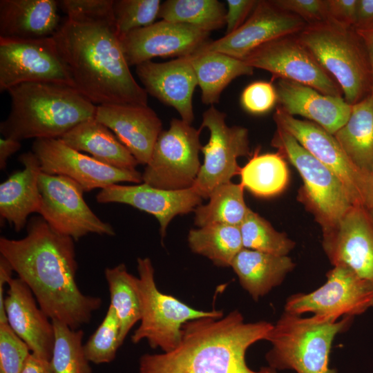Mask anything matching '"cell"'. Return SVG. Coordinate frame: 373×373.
Listing matches in <instances>:
<instances>
[{"instance_id":"21","label":"cell","mask_w":373,"mask_h":373,"mask_svg":"<svg viewBox=\"0 0 373 373\" xmlns=\"http://www.w3.org/2000/svg\"><path fill=\"white\" fill-rule=\"evenodd\" d=\"M136 73L147 93L172 106L183 121L191 124L198 81L187 56L161 63L145 61L136 66Z\"/></svg>"},{"instance_id":"37","label":"cell","mask_w":373,"mask_h":373,"mask_svg":"<svg viewBox=\"0 0 373 373\" xmlns=\"http://www.w3.org/2000/svg\"><path fill=\"white\" fill-rule=\"evenodd\" d=\"M239 227L245 249L288 256L295 247V242L285 233L277 231L268 221L252 210Z\"/></svg>"},{"instance_id":"5","label":"cell","mask_w":373,"mask_h":373,"mask_svg":"<svg viewBox=\"0 0 373 373\" xmlns=\"http://www.w3.org/2000/svg\"><path fill=\"white\" fill-rule=\"evenodd\" d=\"M353 318L303 317L284 311L266 337L271 344L265 354L268 366L296 373H338L329 367L332 345L338 334L348 329Z\"/></svg>"},{"instance_id":"1","label":"cell","mask_w":373,"mask_h":373,"mask_svg":"<svg viewBox=\"0 0 373 373\" xmlns=\"http://www.w3.org/2000/svg\"><path fill=\"white\" fill-rule=\"evenodd\" d=\"M0 255L10 263L51 321L77 329L89 323L100 308L102 299L84 294L77 284L74 240L56 232L42 217L30 218L23 238L1 237Z\"/></svg>"},{"instance_id":"4","label":"cell","mask_w":373,"mask_h":373,"mask_svg":"<svg viewBox=\"0 0 373 373\" xmlns=\"http://www.w3.org/2000/svg\"><path fill=\"white\" fill-rule=\"evenodd\" d=\"M8 92L11 110L0 124L4 137L20 142L59 139L95 115L97 106L70 85L30 82L15 86Z\"/></svg>"},{"instance_id":"40","label":"cell","mask_w":373,"mask_h":373,"mask_svg":"<svg viewBox=\"0 0 373 373\" xmlns=\"http://www.w3.org/2000/svg\"><path fill=\"white\" fill-rule=\"evenodd\" d=\"M30 353L8 324H0V373H22Z\"/></svg>"},{"instance_id":"25","label":"cell","mask_w":373,"mask_h":373,"mask_svg":"<svg viewBox=\"0 0 373 373\" xmlns=\"http://www.w3.org/2000/svg\"><path fill=\"white\" fill-rule=\"evenodd\" d=\"M55 0H1L0 38L30 40L52 37L58 30Z\"/></svg>"},{"instance_id":"45","label":"cell","mask_w":373,"mask_h":373,"mask_svg":"<svg viewBox=\"0 0 373 373\" xmlns=\"http://www.w3.org/2000/svg\"><path fill=\"white\" fill-rule=\"evenodd\" d=\"M256 0H227L225 35L230 34L241 26L251 14L257 4Z\"/></svg>"},{"instance_id":"18","label":"cell","mask_w":373,"mask_h":373,"mask_svg":"<svg viewBox=\"0 0 373 373\" xmlns=\"http://www.w3.org/2000/svg\"><path fill=\"white\" fill-rule=\"evenodd\" d=\"M210 32L194 26L160 20L120 37L124 57L137 66L156 57H186L198 52L210 40Z\"/></svg>"},{"instance_id":"29","label":"cell","mask_w":373,"mask_h":373,"mask_svg":"<svg viewBox=\"0 0 373 373\" xmlns=\"http://www.w3.org/2000/svg\"><path fill=\"white\" fill-rule=\"evenodd\" d=\"M207 105L218 103L223 90L234 79L252 75L254 68L243 60L218 52H197L187 56Z\"/></svg>"},{"instance_id":"22","label":"cell","mask_w":373,"mask_h":373,"mask_svg":"<svg viewBox=\"0 0 373 373\" xmlns=\"http://www.w3.org/2000/svg\"><path fill=\"white\" fill-rule=\"evenodd\" d=\"M95 118L116 135L139 164L149 163L162 131V122L152 108L128 104L98 105Z\"/></svg>"},{"instance_id":"11","label":"cell","mask_w":373,"mask_h":373,"mask_svg":"<svg viewBox=\"0 0 373 373\" xmlns=\"http://www.w3.org/2000/svg\"><path fill=\"white\" fill-rule=\"evenodd\" d=\"M39 213L56 232L74 240L97 233L113 236L114 229L90 209L83 198L82 187L69 178L41 173Z\"/></svg>"},{"instance_id":"10","label":"cell","mask_w":373,"mask_h":373,"mask_svg":"<svg viewBox=\"0 0 373 373\" xmlns=\"http://www.w3.org/2000/svg\"><path fill=\"white\" fill-rule=\"evenodd\" d=\"M276 127L291 134L309 153L341 180L355 206L373 207L372 176L358 169L334 135L308 120L296 119L278 106L274 114Z\"/></svg>"},{"instance_id":"39","label":"cell","mask_w":373,"mask_h":373,"mask_svg":"<svg viewBox=\"0 0 373 373\" xmlns=\"http://www.w3.org/2000/svg\"><path fill=\"white\" fill-rule=\"evenodd\" d=\"M160 0H116L113 10L119 38L154 23L161 6Z\"/></svg>"},{"instance_id":"30","label":"cell","mask_w":373,"mask_h":373,"mask_svg":"<svg viewBox=\"0 0 373 373\" xmlns=\"http://www.w3.org/2000/svg\"><path fill=\"white\" fill-rule=\"evenodd\" d=\"M334 135L352 162L372 176L373 98L370 95L352 105L349 119Z\"/></svg>"},{"instance_id":"42","label":"cell","mask_w":373,"mask_h":373,"mask_svg":"<svg viewBox=\"0 0 373 373\" xmlns=\"http://www.w3.org/2000/svg\"><path fill=\"white\" fill-rule=\"evenodd\" d=\"M280 9L293 13L307 25L328 21L326 0H274Z\"/></svg>"},{"instance_id":"19","label":"cell","mask_w":373,"mask_h":373,"mask_svg":"<svg viewBox=\"0 0 373 373\" xmlns=\"http://www.w3.org/2000/svg\"><path fill=\"white\" fill-rule=\"evenodd\" d=\"M323 247L333 266L347 267L373 285V215L353 206L338 224L323 231Z\"/></svg>"},{"instance_id":"14","label":"cell","mask_w":373,"mask_h":373,"mask_svg":"<svg viewBox=\"0 0 373 373\" xmlns=\"http://www.w3.org/2000/svg\"><path fill=\"white\" fill-rule=\"evenodd\" d=\"M242 60L254 69L271 73L272 79L296 82L324 95L342 97L343 92L338 83L299 41L296 35L269 41Z\"/></svg>"},{"instance_id":"43","label":"cell","mask_w":373,"mask_h":373,"mask_svg":"<svg viewBox=\"0 0 373 373\" xmlns=\"http://www.w3.org/2000/svg\"><path fill=\"white\" fill-rule=\"evenodd\" d=\"M114 0H63L58 1L61 8L68 15L106 16L113 15Z\"/></svg>"},{"instance_id":"27","label":"cell","mask_w":373,"mask_h":373,"mask_svg":"<svg viewBox=\"0 0 373 373\" xmlns=\"http://www.w3.org/2000/svg\"><path fill=\"white\" fill-rule=\"evenodd\" d=\"M296 264L288 256H278L243 248L231 267L240 284L255 301L282 284Z\"/></svg>"},{"instance_id":"23","label":"cell","mask_w":373,"mask_h":373,"mask_svg":"<svg viewBox=\"0 0 373 373\" xmlns=\"http://www.w3.org/2000/svg\"><path fill=\"white\" fill-rule=\"evenodd\" d=\"M4 300L8 323L37 357L50 361L55 341L52 321L20 278H12Z\"/></svg>"},{"instance_id":"16","label":"cell","mask_w":373,"mask_h":373,"mask_svg":"<svg viewBox=\"0 0 373 373\" xmlns=\"http://www.w3.org/2000/svg\"><path fill=\"white\" fill-rule=\"evenodd\" d=\"M32 151L39 159L42 173L69 178L84 192L122 182H142V175L137 170L119 169L100 162L69 147L60 139L35 140Z\"/></svg>"},{"instance_id":"12","label":"cell","mask_w":373,"mask_h":373,"mask_svg":"<svg viewBox=\"0 0 373 373\" xmlns=\"http://www.w3.org/2000/svg\"><path fill=\"white\" fill-rule=\"evenodd\" d=\"M326 282L309 293H296L286 299L284 311L312 313L334 321L361 315L373 307V285L343 265L326 274Z\"/></svg>"},{"instance_id":"34","label":"cell","mask_w":373,"mask_h":373,"mask_svg":"<svg viewBox=\"0 0 373 373\" xmlns=\"http://www.w3.org/2000/svg\"><path fill=\"white\" fill-rule=\"evenodd\" d=\"M241 182L251 193L259 197L278 194L288 182V169L284 157L280 153H257L242 168Z\"/></svg>"},{"instance_id":"48","label":"cell","mask_w":373,"mask_h":373,"mask_svg":"<svg viewBox=\"0 0 373 373\" xmlns=\"http://www.w3.org/2000/svg\"><path fill=\"white\" fill-rule=\"evenodd\" d=\"M366 48L372 76V85L370 96L373 98V23L369 25L354 28Z\"/></svg>"},{"instance_id":"47","label":"cell","mask_w":373,"mask_h":373,"mask_svg":"<svg viewBox=\"0 0 373 373\" xmlns=\"http://www.w3.org/2000/svg\"><path fill=\"white\" fill-rule=\"evenodd\" d=\"M373 23V0H358L356 22L354 28Z\"/></svg>"},{"instance_id":"6","label":"cell","mask_w":373,"mask_h":373,"mask_svg":"<svg viewBox=\"0 0 373 373\" xmlns=\"http://www.w3.org/2000/svg\"><path fill=\"white\" fill-rule=\"evenodd\" d=\"M296 37L338 83L347 104L352 106L370 95V63L354 27L326 21L307 25Z\"/></svg>"},{"instance_id":"49","label":"cell","mask_w":373,"mask_h":373,"mask_svg":"<svg viewBox=\"0 0 373 373\" xmlns=\"http://www.w3.org/2000/svg\"><path fill=\"white\" fill-rule=\"evenodd\" d=\"M21 146V142L1 137L0 139V169L4 170L8 158Z\"/></svg>"},{"instance_id":"35","label":"cell","mask_w":373,"mask_h":373,"mask_svg":"<svg viewBox=\"0 0 373 373\" xmlns=\"http://www.w3.org/2000/svg\"><path fill=\"white\" fill-rule=\"evenodd\" d=\"M226 13L218 0H167L162 3L158 18L211 32L225 26Z\"/></svg>"},{"instance_id":"31","label":"cell","mask_w":373,"mask_h":373,"mask_svg":"<svg viewBox=\"0 0 373 373\" xmlns=\"http://www.w3.org/2000/svg\"><path fill=\"white\" fill-rule=\"evenodd\" d=\"M111 304L119 323V339L123 343L134 325L140 321L142 303L138 278L128 273L124 264L108 267L104 271Z\"/></svg>"},{"instance_id":"44","label":"cell","mask_w":373,"mask_h":373,"mask_svg":"<svg viewBox=\"0 0 373 373\" xmlns=\"http://www.w3.org/2000/svg\"><path fill=\"white\" fill-rule=\"evenodd\" d=\"M328 21L345 28L354 27L358 0H326Z\"/></svg>"},{"instance_id":"36","label":"cell","mask_w":373,"mask_h":373,"mask_svg":"<svg viewBox=\"0 0 373 373\" xmlns=\"http://www.w3.org/2000/svg\"><path fill=\"white\" fill-rule=\"evenodd\" d=\"M55 341L50 363L54 373H92L82 343V329L52 320Z\"/></svg>"},{"instance_id":"15","label":"cell","mask_w":373,"mask_h":373,"mask_svg":"<svg viewBox=\"0 0 373 373\" xmlns=\"http://www.w3.org/2000/svg\"><path fill=\"white\" fill-rule=\"evenodd\" d=\"M30 82L75 87L52 37L30 40L0 38V91Z\"/></svg>"},{"instance_id":"28","label":"cell","mask_w":373,"mask_h":373,"mask_svg":"<svg viewBox=\"0 0 373 373\" xmlns=\"http://www.w3.org/2000/svg\"><path fill=\"white\" fill-rule=\"evenodd\" d=\"M59 139L69 147L119 169L136 171L139 164L116 135L95 117L79 123Z\"/></svg>"},{"instance_id":"20","label":"cell","mask_w":373,"mask_h":373,"mask_svg":"<svg viewBox=\"0 0 373 373\" xmlns=\"http://www.w3.org/2000/svg\"><path fill=\"white\" fill-rule=\"evenodd\" d=\"M202 198L193 187L166 190L142 183L137 185L113 184L96 195L99 203H122L154 216L160 223L163 238L172 219L186 214L201 204Z\"/></svg>"},{"instance_id":"46","label":"cell","mask_w":373,"mask_h":373,"mask_svg":"<svg viewBox=\"0 0 373 373\" xmlns=\"http://www.w3.org/2000/svg\"><path fill=\"white\" fill-rule=\"evenodd\" d=\"M13 271L14 269L10 263L0 255V324L8 323L4 307V288L12 278Z\"/></svg>"},{"instance_id":"26","label":"cell","mask_w":373,"mask_h":373,"mask_svg":"<svg viewBox=\"0 0 373 373\" xmlns=\"http://www.w3.org/2000/svg\"><path fill=\"white\" fill-rule=\"evenodd\" d=\"M19 160L23 169L11 174L0 184L1 219L12 224L19 232L27 224L30 213H39L41 195L38 180L40 162L32 151L21 154Z\"/></svg>"},{"instance_id":"9","label":"cell","mask_w":373,"mask_h":373,"mask_svg":"<svg viewBox=\"0 0 373 373\" xmlns=\"http://www.w3.org/2000/svg\"><path fill=\"white\" fill-rule=\"evenodd\" d=\"M200 131L182 119H171L169 128L162 130L156 140L142 173V182L166 190L191 187L201 167Z\"/></svg>"},{"instance_id":"17","label":"cell","mask_w":373,"mask_h":373,"mask_svg":"<svg viewBox=\"0 0 373 373\" xmlns=\"http://www.w3.org/2000/svg\"><path fill=\"white\" fill-rule=\"evenodd\" d=\"M307 26L300 17L280 9L273 1H258L241 26L218 39L209 41L198 52H218L243 59L259 46L282 37L296 35Z\"/></svg>"},{"instance_id":"3","label":"cell","mask_w":373,"mask_h":373,"mask_svg":"<svg viewBox=\"0 0 373 373\" xmlns=\"http://www.w3.org/2000/svg\"><path fill=\"white\" fill-rule=\"evenodd\" d=\"M272 327L265 321L245 323L238 310L190 321L176 348L140 357L139 373H278L269 366L254 370L245 360L249 347L266 340Z\"/></svg>"},{"instance_id":"33","label":"cell","mask_w":373,"mask_h":373,"mask_svg":"<svg viewBox=\"0 0 373 373\" xmlns=\"http://www.w3.org/2000/svg\"><path fill=\"white\" fill-rule=\"evenodd\" d=\"M244 187L229 182L216 188L207 204L195 209L194 222L198 227L213 224L240 227L251 210L245 204Z\"/></svg>"},{"instance_id":"50","label":"cell","mask_w":373,"mask_h":373,"mask_svg":"<svg viewBox=\"0 0 373 373\" xmlns=\"http://www.w3.org/2000/svg\"><path fill=\"white\" fill-rule=\"evenodd\" d=\"M22 373H54L50 361L30 353Z\"/></svg>"},{"instance_id":"38","label":"cell","mask_w":373,"mask_h":373,"mask_svg":"<svg viewBox=\"0 0 373 373\" xmlns=\"http://www.w3.org/2000/svg\"><path fill=\"white\" fill-rule=\"evenodd\" d=\"M121 345L118 318L109 305L103 321L84 344V354L90 363H108L115 359Z\"/></svg>"},{"instance_id":"51","label":"cell","mask_w":373,"mask_h":373,"mask_svg":"<svg viewBox=\"0 0 373 373\" xmlns=\"http://www.w3.org/2000/svg\"><path fill=\"white\" fill-rule=\"evenodd\" d=\"M372 184H373V169H372ZM371 213L373 215V207H372V209L371 211Z\"/></svg>"},{"instance_id":"8","label":"cell","mask_w":373,"mask_h":373,"mask_svg":"<svg viewBox=\"0 0 373 373\" xmlns=\"http://www.w3.org/2000/svg\"><path fill=\"white\" fill-rule=\"evenodd\" d=\"M271 144L300 173L303 181L304 202L314 214L323 231L336 227L355 206L341 180L282 128L276 127Z\"/></svg>"},{"instance_id":"7","label":"cell","mask_w":373,"mask_h":373,"mask_svg":"<svg viewBox=\"0 0 373 373\" xmlns=\"http://www.w3.org/2000/svg\"><path fill=\"white\" fill-rule=\"evenodd\" d=\"M137 262L142 314L140 324L131 336L133 343L146 339L151 348L168 352L179 345L182 327L186 322L206 316H223L222 310L196 309L161 292L155 284V270L150 258H138Z\"/></svg>"},{"instance_id":"41","label":"cell","mask_w":373,"mask_h":373,"mask_svg":"<svg viewBox=\"0 0 373 373\" xmlns=\"http://www.w3.org/2000/svg\"><path fill=\"white\" fill-rule=\"evenodd\" d=\"M278 102L276 88L271 82L258 81L248 85L242 91V107L253 114H262L271 110Z\"/></svg>"},{"instance_id":"2","label":"cell","mask_w":373,"mask_h":373,"mask_svg":"<svg viewBox=\"0 0 373 373\" xmlns=\"http://www.w3.org/2000/svg\"><path fill=\"white\" fill-rule=\"evenodd\" d=\"M52 38L75 88L92 103L148 105L124 57L114 15H68Z\"/></svg>"},{"instance_id":"13","label":"cell","mask_w":373,"mask_h":373,"mask_svg":"<svg viewBox=\"0 0 373 373\" xmlns=\"http://www.w3.org/2000/svg\"><path fill=\"white\" fill-rule=\"evenodd\" d=\"M204 128L209 131L210 137L202 146L204 162L192 186L202 198H209L216 188L239 174L238 157L251 153L248 130L239 126H228L226 114L213 106L202 114L200 129Z\"/></svg>"},{"instance_id":"24","label":"cell","mask_w":373,"mask_h":373,"mask_svg":"<svg viewBox=\"0 0 373 373\" xmlns=\"http://www.w3.org/2000/svg\"><path fill=\"white\" fill-rule=\"evenodd\" d=\"M280 107L290 115H300L334 134L347 121L352 105L343 97L322 94L316 89L280 79L276 87Z\"/></svg>"},{"instance_id":"32","label":"cell","mask_w":373,"mask_h":373,"mask_svg":"<svg viewBox=\"0 0 373 373\" xmlns=\"http://www.w3.org/2000/svg\"><path fill=\"white\" fill-rule=\"evenodd\" d=\"M188 242L193 253L208 258L218 267H231L244 248L239 227L213 224L191 229Z\"/></svg>"}]
</instances>
